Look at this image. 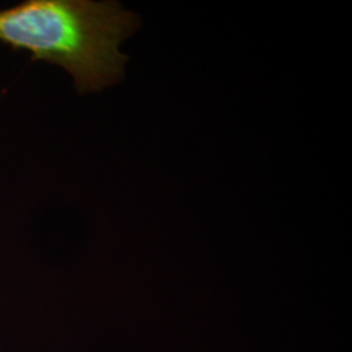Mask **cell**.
I'll return each instance as SVG.
<instances>
[{"label":"cell","instance_id":"cell-1","mask_svg":"<svg viewBox=\"0 0 352 352\" xmlns=\"http://www.w3.org/2000/svg\"><path fill=\"white\" fill-rule=\"evenodd\" d=\"M139 28V16L116 1L26 0L0 11V43L60 65L80 94L123 78L128 58L119 46Z\"/></svg>","mask_w":352,"mask_h":352}]
</instances>
